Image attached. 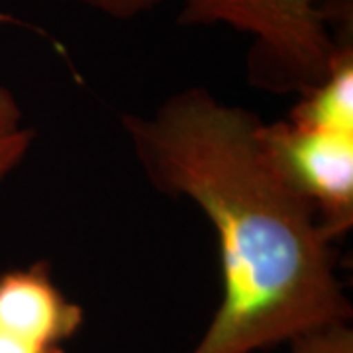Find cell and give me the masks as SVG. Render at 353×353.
<instances>
[{
  "label": "cell",
  "mask_w": 353,
  "mask_h": 353,
  "mask_svg": "<svg viewBox=\"0 0 353 353\" xmlns=\"http://www.w3.org/2000/svg\"><path fill=\"white\" fill-rule=\"evenodd\" d=\"M287 353H353V330L350 322L332 324L308 332L287 343Z\"/></svg>",
  "instance_id": "5b68a950"
},
{
  "label": "cell",
  "mask_w": 353,
  "mask_h": 353,
  "mask_svg": "<svg viewBox=\"0 0 353 353\" xmlns=\"http://www.w3.org/2000/svg\"><path fill=\"white\" fill-rule=\"evenodd\" d=\"M179 22L250 36V75L283 92H304L322 81L338 46L328 0H181Z\"/></svg>",
  "instance_id": "7a4b0ae2"
},
{
  "label": "cell",
  "mask_w": 353,
  "mask_h": 353,
  "mask_svg": "<svg viewBox=\"0 0 353 353\" xmlns=\"http://www.w3.org/2000/svg\"><path fill=\"white\" fill-rule=\"evenodd\" d=\"M85 322L46 263L0 275V353H67L65 343Z\"/></svg>",
  "instance_id": "277c9868"
},
{
  "label": "cell",
  "mask_w": 353,
  "mask_h": 353,
  "mask_svg": "<svg viewBox=\"0 0 353 353\" xmlns=\"http://www.w3.org/2000/svg\"><path fill=\"white\" fill-rule=\"evenodd\" d=\"M34 143V132L30 128H20L18 132L0 138V181L12 173L24 161Z\"/></svg>",
  "instance_id": "8992f818"
},
{
  "label": "cell",
  "mask_w": 353,
  "mask_h": 353,
  "mask_svg": "<svg viewBox=\"0 0 353 353\" xmlns=\"http://www.w3.org/2000/svg\"><path fill=\"white\" fill-rule=\"evenodd\" d=\"M267 157L334 241L353 224V130L285 118L261 124Z\"/></svg>",
  "instance_id": "3957f363"
},
{
  "label": "cell",
  "mask_w": 353,
  "mask_h": 353,
  "mask_svg": "<svg viewBox=\"0 0 353 353\" xmlns=\"http://www.w3.org/2000/svg\"><path fill=\"white\" fill-rule=\"evenodd\" d=\"M261 124L201 87L124 118L153 187L192 202L214 232L220 303L190 353L265 352L352 318L332 240L267 157Z\"/></svg>",
  "instance_id": "6da1fadb"
},
{
  "label": "cell",
  "mask_w": 353,
  "mask_h": 353,
  "mask_svg": "<svg viewBox=\"0 0 353 353\" xmlns=\"http://www.w3.org/2000/svg\"><path fill=\"white\" fill-rule=\"evenodd\" d=\"M75 2L114 20H132L153 10L163 0H75Z\"/></svg>",
  "instance_id": "52a82bcc"
},
{
  "label": "cell",
  "mask_w": 353,
  "mask_h": 353,
  "mask_svg": "<svg viewBox=\"0 0 353 353\" xmlns=\"http://www.w3.org/2000/svg\"><path fill=\"white\" fill-rule=\"evenodd\" d=\"M22 126V108L12 92L0 87V138L18 132Z\"/></svg>",
  "instance_id": "ba28073f"
}]
</instances>
